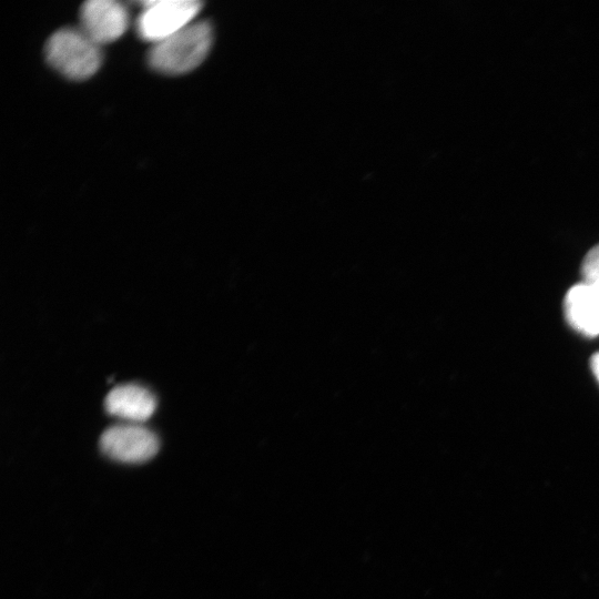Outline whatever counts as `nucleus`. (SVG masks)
Segmentation results:
<instances>
[{
    "instance_id": "f257e3e1",
    "label": "nucleus",
    "mask_w": 599,
    "mask_h": 599,
    "mask_svg": "<svg viewBox=\"0 0 599 599\" xmlns=\"http://www.w3.org/2000/svg\"><path fill=\"white\" fill-rule=\"evenodd\" d=\"M213 41L212 27L206 21H193L179 32L152 45L148 62L165 74H182L199 67Z\"/></svg>"
},
{
    "instance_id": "f03ea898",
    "label": "nucleus",
    "mask_w": 599,
    "mask_h": 599,
    "mask_svg": "<svg viewBox=\"0 0 599 599\" xmlns=\"http://www.w3.org/2000/svg\"><path fill=\"white\" fill-rule=\"evenodd\" d=\"M48 62L71 80L93 75L102 62L100 45L81 29L65 28L53 33L47 42Z\"/></svg>"
},
{
    "instance_id": "7ed1b4c3",
    "label": "nucleus",
    "mask_w": 599,
    "mask_h": 599,
    "mask_svg": "<svg viewBox=\"0 0 599 599\" xmlns=\"http://www.w3.org/2000/svg\"><path fill=\"white\" fill-rule=\"evenodd\" d=\"M142 11L136 20L140 38L155 44L179 32L199 14L197 0H149L140 2Z\"/></svg>"
},
{
    "instance_id": "20e7f679",
    "label": "nucleus",
    "mask_w": 599,
    "mask_h": 599,
    "mask_svg": "<svg viewBox=\"0 0 599 599\" xmlns=\"http://www.w3.org/2000/svg\"><path fill=\"white\" fill-rule=\"evenodd\" d=\"M100 448L116 461L144 463L158 453L159 439L152 430L140 424H118L102 433Z\"/></svg>"
},
{
    "instance_id": "39448f33",
    "label": "nucleus",
    "mask_w": 599,
    "mask_h": 599,
    "mask_svg": "<svg viewBox=\"0 0 599 599\" xmlns=\"http://www.w3.org/2000/svg\"><path fill=\"white\" fill-rule=\"evenodd\" d=\"M80 29L97 44L119 39L129 26L124 4L114 0H89L80 10Z\"/></svg>"
},
{
    "instance_id": "423d86ee",
    "label": "nucleus",
    "mask_w": 599,
    "mask_h": 599,
    "mask_svg": "<svg viewBox=\"0 0 599 599\" xmlns=\"http://www.w3.org/2000/svg\"><path fill=\"white\" fill-rule=\"evenodd\" d=\"M104 407L108 414L140 424L154 413L156 400L145 387L136 384L119 385L105 397Z\"/></svg>"
},
{
    "instance_id": "0eeeda50",
    "label": "nucleus",
    "mask_w": 599,
    "mask_h": 599,
    "mask_svg": "<svg viewBox=\"0 0 599 599\" xmlns=\"http://www.w3.org/2000/svg\"><path fill=\"white\" fill-rule=\"evenodd\" d=\"M565 314L568 323L587 336L599 334V288L581 283L572 286L565 297Z\"/></svg>"
},
{
    "instance_id": "6e6552de",
    "label": "nucleus",
    "mask_w": 599,
    "mask_h": 599,
    "mask_svg": "<svg viewBox=\"0 0 599 599\" xmlns=\"http://www.w3.org/2000/svg\"><path fill=\"white\" fill-rule=\"evenodd\" d=\"M581 272L586 283L599 288V244L586 254Z\"/></svg>"
},
{
    "instance_id": "1a4fd4ad",
    "label": "nucleus",
    "mask_w": 599,
    "mask_h": 599,
    "mask_svg": "<svg viewBox=\"0 0 599 599\" xmlns=\"http://www.w3.org/2000/svg\"><path fill=\"white\" fill-rule=\"evenodd\" d=\"M591 368H592V372H593L596 378L599 382V353L593 355V357L591 359Z\"/></svg>"
}]
</instances>
